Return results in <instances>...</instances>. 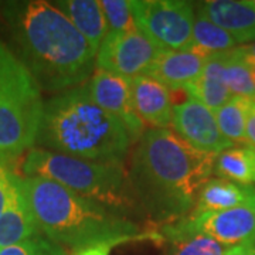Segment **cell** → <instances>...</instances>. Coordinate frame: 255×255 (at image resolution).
I'll use <instances>...</instances> for the list:
<instances>
[{
  "mask_svg": "<svg viewBox=\"0 0 255 255\" xmlns=\"http://www.w3.org/2000/svg\"><path fill=\"white\" fill-rule=\"evenodd\" d=\"M216 159L217 155L194 149L172 129H146L128 169L139 209L162 226L187 217L214 173Z\"/></svg>",
  "mask_w": 255,
  "mask_h": 255,
  "instance_id": "6da1fadb",
  "label": "cell"
},
{
  "mask_svg": "<svg viewBox=\"0 0 255 255\" xmlns=\"http://www.w3.org/2000/svg\"><path fill=\"white\" fill-rule=\"evenodd\" d=\"M3 17L16 55L40 90L60 94L90 80L97 51L54 4L43 0L9 1L3 6Z\"/></svg>",
  "mask_w": 255,
  "mask_h": 255,
  "instance_id": "7a4b0ae2",
  "label": "cell"
},
{
  "mask_svg": "<svg viewBox=\"0 0 255 255\" xmlns=\"http://www.w3.org/2000/svg\"><path fill=\"white\" fill-rule=\"evenodd\" d=\"M23 190L40 233L63 248L75 251L119 238L163 243L157 230L142 231L127 214L85 199L58 183L41 177H23Z\"/></svg>",
  "mask_w": 255,
  "mask_h": 255,
  "instance_id": "3957f363",
  "label": "cell"
},
{
  "mask_svg": "<svg viewBox=\"0 0 255 255\" xmlns=\"http://www.w3.org/2000/svg\"><path fill=\"white\" fill-rule=\"evenodd\" d=\"M36 145L87 162L125 167L132 142L118 119L100 108L80 85L44 102Z\"/></svg>",
  "mask_w": 255,
  "mask_h": 255,
  "instance_id": "277c9868",
  "label": "cell"
},
{
  "mask_svg": "<svg viewBox=\"0 0 255 255\" xmlns=\"http://www.w3.org/2000/svg\"><path fill=\"white\" fill-rule=\"evenodd\" d=\"M21 172L26 177H41L58 183L85 199L127 216L128 211L139 209L129 184L128 170L122 166L94 163L33 147L24 156Z\"/></svg>",
  "mask_w": 255,
  "mask_h": 255,
  "instance_id": "5b68a950",
  "label": "cell"
},
{
  "mask_svg": "<svg viewBox=\"0 0 255 255\" xmlns=\"http://www.w3.org/2000/svg\"><path fill=\"white\" fill-rule=\"evenodd\" d=\"M43 108L34 77L0 41V163L10 167L34 147Z\"/></svg>",
  "mask_w": 255,
  "mask_h": 255,
  "instance_id": "8992f818",
  "label": "cell"
},
{
  "mask_svg": "<svg viewBox=\"0 0 255 255\" xmlns=\"http://www.w3.org/2000/svg\"><path fill=\"white\" fill-rule=\"evenodd\" d=\"M136 27L162 51L190 46L196 9L184 0H129Z\"/></svg>",
  "mask_w": 255,
  "mask_h": 255,
  "instance_id": "52a82bcc",
  "label": "cell"
},
{
  "mask_svg": "<svg viewBox=\"0 0 255 255\" xmlns=\"http://www.w3.org/2000/svg\"><path fill=\"white\" fill-rule=\"evenodd\" d=\"M162 53L137 27L127 33H108L97 51L95 70L132 80L150 73Z\"/></svg>",
  "mask_w": 255,
  "mask_h": 255,
  "instance_id": "ba28073f",
  "label": "cell"
},
{
  "mask_svg": "<svg viewBox=\"0 0 255 255\" xmlns=\"http://www.w3.org/2000/svg\"><path fill=\"white\" fill-rule=\"evenodd\" d=\"M160 227L183 234H201L226 248L255 241V204L187 216Z\"/></svg>",
  "mask_w": 255,
  "mask_h": 255,
  "instance_id": "9c48e42d",
  "label": "cell"
},
{
  "mask_svg": "<svg viewBox=\"0 0 255 255\" xmlns=\"http://www.w3.org/2000/svg\"><path fill=\"white\" fill-rule=\"evenodd\" d=\"M100 108L115 117L127 129L132 145L145 133L146 127L139 119L133 105L130 78L95 70L90 80L82 84Z\"/></svg>",
  "mask_w": 255,
  "mask_h": 255,
  "instance_id": "30bf717a",
  "label": "cell"
},
{
  "mask_svg": "<svg viewBox=\"0 0 255 255\" xmlns=\"http://www.w3.org/2000/svg\"><path fill=\"white\" fill-rule=\"evenodd\" d=\"M173 132L194 149L219 155L233 143L220 130L216 114L199 101L187 98L174 105Z\"/></svg>",
  "mask_w": 255,
  "mask_h": 255,
  "instance_id": "8fae6325",
  "label": "cell"
},
{
  "mask_svg": "<svg viewBox=\"0 0 255 255\" xmlns=\"http://www.w3.org/2000/svg\"><path fill=\"white\" fill-rule=\"evenodd\" d=\"M133 105L139 119L147 129H169L173 124L172 92L152 77L130 80Z\"/></svg>",
  "mask_w": 255,
  "mask_h": 255,
  "instance_id": "7c38bea8",
  "label": "cell"
},
{
  "mask_svg": "<svg viewBox=\"0 0 255 255\" xmlns=\"http://www.w3.org/2000/svg\"><path fill=\"white\" fill-rule=\"evenodd\" d=\"M40 233L23 190V177L11 172L9 197L0 217V248L14 246Z\"/></svg>",
  "mask_w": 255,
  "mask_h": 255,
  "instance_id": "4fadbf2b",
  "label": "cell"
},
{
  "mask_svg": "<svg viewBox=\"0 0 255 255\" xmlns=\"http://www.w3.org/2000/svg\"><path fill=\"white\" fill-rule=\"evenodd\" d=\"M197 10L228 31L240 46L255 43V7L250 0H209Z\"/></svg>",
  "mask_w": 255,
  "mask_h": 255,
  "instance_id": "5bb4252c",
  "label": "cell"
},
{
  "mask_svg": "<svg viewBox=\"0 0 255 255\" xmlns=\"http://www.w3.org/2000/svg\"><path fill=\"white\" fill-rule=\"evenodd\" d=\"M209 55L193 48L163 51L156 60L147 77L162 82L169 90H184L203 71Z\"/></svg>",
  "mask_w": 255,
  "mask_h": 255,
  "instance_id": "9a60e30c",
  "label": "cell"
},
{
  "mask_svg": "<svg viewBox=\"0 0 255 255\" xmlns=\"http://www.w3.org/2000/svg\"><path fill=\"white\" fill-rule=\"evenodd\" d=\"M244 204H255V186H244L214 177L201 187L194 209L189 216L234 209Z\"/></svg>",
  "mask_w": 255,
  "mask_h": 255,
  "instance_id": "2e32d148",
  "label": "cell"
},
{
  "mask_svg": "<svg viewBox=\"0 0 255 255\" xmlns=\"http://www.w3.org/2000/svg\"><path fill=\"white\" fill-rule=\"evenodd\" d=\"M224 60L226 53L210 55L200 75L183 90L189 98L204 104L214 112L233 98L224 78Z\"/></svg>",
  "mask_w": 255,
  "mask_h": 255,
  "instance_id": "e0dca14e",
  "label": "cell"
},
{
  "mask_svg": "<svg viewBox=\"0 0 255 255\" xmlns=\"http://www.w3.org/2000/svg\"><path fill=\"white\" fill-rule=\"evenodd\" d=\"M54 6L68 18L95 51L108 34V24L98 0H58Z\"/></svg>",
  "mask_w": 255,
  "mask_h": 255,
  "instance_id": "ac0fdd59",
  "label": "cell"
},
{
  "mask_svg": "<svg viewBox=\"0 0 255 255\" xmlns=\"http://www.w3.org/2000/svg\"><path fill=\"white\" fill-rule=\"evenodd\" d=\"M214 173L238 184L255 186V147L241 145L226 149L217 155Z\"/></svg>",
  "mask_w": 255,
  "mask_h": 255,
  "instance_id": "d6986e66",
  "label": "cell"
},
{
  "mask_svg": "<svg viewBox=\"0 0 255 255\" xmlns=\"http://www.w3.org/2000/svg\"><path fill=\"white\" fill-rule=\"evenodd\" d=\"M240 46L238 41L224 28L214 24L211 20L206 17L200 10L196 7V20L193 27L190 46L206 55H214L220 53H228Z\"/></svg>",
  "mask_w": 255,
  "mask_h": 255,
  "instance_id": "ffe728a7",
  "label": "cell"
},
{
  "mask_svg": "<svg viewBox=\"0 0 255 255\" xmlns=\"http://www.w3.org/2000/svg\"><path fill=\"white\" fill-rule=\"evenodd\" d=\"M224 78L233 97L255 101V61L238 47L226 53Z\"/></svg>",
  "mask_w": 255,
  "mask_h": 255,
  "instance_id": "44dd1931",
  "label": "cell"
},
{
  "mask_svg": "<svg viewBox=\"0 0 255 255\" xmlns=\"http://www.w3.org/2000/svg\"><path fill=\"white\" fill-rule=\"evenodd\" d=\"M157 231L163 237V255H226L227 251L226 247L207 236L174 233L163 227Z\"/></svg>",
  "mask_w": 255,
  "mask_h": 255,
  "instance_id": "7402d4cb",
  "label": "cell"
},
{
  "mask_svg": "<svg viewBox=\"0 0 255 255\" xmlns=\"http://www.w3.org/2000/svg\"><path fill=\"white\" fill-rule=\"evenodd\" d=\"M253 104L254 101L244 97H233L227 104H224L220 110L214 112L221 133L233 145H247V119Z\"/></svg>",
  "mask_w": 255,
  "mask_h": 255,
  "instance_id": "603a6c76",
  "label": "cell"
},
{
  "mask_svg": "<svg viewBox=\"0 0 255 255\" xmlns=\"http://www.w3.org/2000/svg\"><path fill=\"white\" fill-rule=\"evenodd\" d=\"M101 4L107 18L108 33H127L136 28L128 0H102Z\"/></svg>",
  "mask_w": 255,
  "mask_h": 255,
  "instance_id": "cb8c5ba5",
  "label": "cell"
},
{
  "mask_svg": "<svg viewBox=\"0 0 255 255\" xmlns=\"http://www.w3.org/2000/svg\"><path fill=\"white\" fill-rule=\"evenodd\" d=\"M0 255H67V251L43 234H38L23 243L0 248Z\"/></svg>",
  "mask_w": 255,
  "mask_h": 255,
  "instance_id": "d4e9b609",
  "label": "cell"
},
{
  "mask_svg": "<svg viewBox=\"0 0 255 255\" xmlns=\"http://www.w3.org/2000/svg\"><path fill=\"white\" fill-rule=\"evenodd\" d=\"M127 243H133L127 238H119V240H110V241H102V243H95L91 246L82 247L73 251L71 255H110L112 248L121 244H127Z\"/></svg>",
  "mask_w": 255,
  "mask_h": 255,
  "instance_id": "484cf974",
  "label": "cell"
},
{
  "mask_svg": "<svg viewBox=\"0 0 255 255\" xmlns=\"http://www.w3.org/2000/svg\"><path fill=\"white\" fill-rule=\"evenodd\" d=\"M246 136H247V145L255 147V101H254V104H253V107H251L248 119H247Z\"/></svg>",
  "mask_w": 255,
  "mask_h": 255,
  "instance_id": "4316f807",
  "label": "cell"
},
{
  "mask_svg": "<svg viewBox=\"0 0 255 255\" xmlns=\"http://www.w3.org/2000/svg\"><path fill=\"white\" fill-rule=\"evenodd\" d=\"M226 255H255V241L227 248Z\"/></svg>",
  "mask_w": 255,
  "mask_h": 255,
  "instance_id": "83f0119b",
  "label": "cell"
},
{
  "mask_svg": "<svg viewBox=\"0 0 255 255\" xmlns=\"http://www.w3.org/2000/svg\"><path fill=\"white\" fill-rule=\"evenodd\" d=\"M238 50L241 53H244L247 57L253 58L255 61V43H250V44H244V46H238Z\"/></svg>",
  "mask_w": 255,
  "mask_h": 255,
  "instance_id": "f1b7e54d",
  "label": "cell"
},
{
  "mask_svg": "<svg viewBox=\"0 0 255 255\" xmlns=\"http://www.w3.org/2000/svg\"><path fill=\"white\" fill-rule=\"evenodd\" d=\"M250 1H251V4L255 7V0H250Z\"/></svg>",
  "mask_w": 255,
  "mask_h": 255,
  "instance_id": "f546056e",
  "label": "cell"
}]
</instances>
